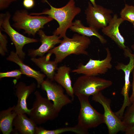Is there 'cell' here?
Here are the masks:
<instances>
[{"label":"cell","instance_id":"cell-17","mask_svg":"<svg viewBox=\"0 0 134 134\" xmlns=\"http://www.w3.org/2000/svg\"><path fill=\"white\" fill-rule=\"evenodd\" d=\"M70 68L64 65L58 67L54 77V81L65 89L67 94L72 100L74 95L70 73Z\"/></svg>","mask_w":134,"mask_h":134},{"label":"cell","instance_id":"cell-19","mask_svg":"<svg viewBox=\"0 0 134 134\" xmlns=\"http://www.w3.org/2000/svg\"><path fill=\"white\" fill-rule=\"evenodd\" d=\"M15 105L0 112V130L3 134H9L13 131V122L18 114Z\"/></svg>","mask_w":134,"mask_h":134},{"label":"cell","instance_id":"cell-8","mask_svg":"<svg viewBox=\"0 0 134 134\" xmlns=\"http://www.w3.org/2000/svg\"><path fill=\"white\" fill-rule=\"evenodd\" d=\"M11 15L9 12L0 14V29L9 36L15 46L16 53L23 60L25 56V54L23 50L24 46L28 44L37 42L38 40L36 39L27 37L14 29L10 23Z\"/></svg>","mask_w":134,"mask_h":134},{"label":"cell","instance_id":"cell-5","mask_svg":"<svg viewBox=\"0 0 134 134\" xmlns=\"http://www.w3.org/2000/svg\"><path fill=\"white\" fill-rule=\"evenodd\" d=\"M111 80L97 76L83 75L78 77L73 86L74 95L93 96L111 86Z\"/></svg>","mask_w":134,"mask_h":134},{"label":"cell","instance_id":"cell-27","mask_svg":"<svg viewBox=\"0 0 134 134\" xmlns=\"http://www.w3.org/2000/svg\"><path fill=\"white\" fill-rule=\"evenodd\" d=\"M17 0H0V9H5L8 7L12 2Z\"/></svg>","mask_w":134,"mask_h":134},{"label":"cell","instance_id":"cell-13","mask_svg":"<svg viewBox=\"0 0 134 134\" xmlns=\"http://www.w3.org/2000/svg\"><path fill=\"white\" fill-rule=\"evenodd\" d=\"M36 85L33 83L29 85L20 81L15 86V94L18 99L17 103L14 109L18 114H26L29 115L30 109L27 106V100L29 96L34 91Z\"/></svg>","mask_w":134,"mask_h":134},{"label":"cell","instance_id":"cell-1","mask_svg":"<svg viewBox=\"0 0 134 134\" xmlns=\"http://www.w3.org/2000/svg\"><path fill=\"white\" fill-rule=\"evenodd\" d=\"M43 1L47 3L50 8L45 9L40 13H32L30 14L32 15H47L56 20L59 26L53 34L59 36L60 38H63L66 36L67 31L71 25L74 18L81 12V8L76 6L74 0H69L66 5L59 8L53 6L47 0Z\"/></svg>","mask_w":134,"mask_h":134},{"label":"cell","instance_id":"cell-18","mask_svg":"<svg viewBox=\"0 0 134 134\" xmlns=\"http://www.w3.org/2000/svg\"><path fill=\"white\" fill-rule=\"evenodd\" d=\"M13 126L17 131L21 134H35L37 126L25 114H18L14 119Z\"/></svg>","mask_w":134,"mask_h":134},{"label":"cell","instance_id":"cell-23","mask_svg":"<svg viewBox=\"0 0 134 134\" xmlns=\"http://www.w3.org/2000/svg\"><path fill=\"white\" fill-rule=\"evenodd\" d=\"M127 107L122 119L127 128L134 126V102Z\"/></svg>","mask_w":134,"mask_h":134},{"label":"cell","instance_id":"cell-3","mask_svg":"<svg viewBox=\"0 0 134 134\" xmlns=\"http://www.w3.org/2000/svg\"><path fill=\"white\" fill-rule=\"evenodd\" d=\"M13 27L18 30H23L24 34L34 36L46 24L53 19L49 17L30 15L26 9L16 11L12 18Z\"/></svg>","mask_w":134,"mask_h":134},{"label":"cell","instance_id":"cell-10","mask_svg":"<svg viewBox=\"0 0 134 134\" xmlns=\"http://www.w3.org/2000/svg\"><path fill=\"white\" fill-rule=\"evenodd\" d=\"M112 13L110 9L99 5L94 6L89 2L85 13L87 22L89 26L98 30L108 25L112 18Z\"/></svg>","mask_w":134,"mask_h":134},{"label":"cell","instance_id":"cell-4","mask_svg":"<svg viewBox=\"0 0 134 134\" xmlns=\"http://www.w3.org/2000/svg\"><path fill=\"white\" fill-rule=\"evenodd\" d=\"M34 94L35 100L30 109V118L36 124L44 123L56 118L59 112L53 103L47 98L43 97L38 91H36Z\"/></svg>","mask_w":134,"mask_h":134},{"label":"cell","instance_id":"cell-11","mask_svg":"<svg viewBox=\"0 0 134 134\" xmlns=\"http://www.w3.org/2000/svg\"><path fill=\"white\" fill-rule=\"evenodd\" d=\"M53 81L47 78L41 86L46 92L47 98L53 101L55 108L59 112L63 107L71 103L72 100L64 94L63 87Z\"/></svg>","mask_w":134,"mask_h":134},{"label":"cell","instance_id":"cell-28","mask_svg":"<svg viewBox=\"0 0 134 134\" xmlns=\"http://www.w3.org/2000/svg\"><path fill=\"white\" fill-rule=\"evenodd\" d=\"M34 0H23V4L26 9H31L33 8L35 5Z\"/></svg>","mask_w":134,"mask_h":134},{"label":"cell","instance_id":"cell-20","mask_svg":"<svg viewBox=\"0 0 134 134\" xmlns=\"http://www.w3.org/2000/svg\"><path fill=\"white\" fill-rule=\"evenodd\" d=\"M31 60L40 69L47 78L54 81V75L58 68V64L55 60L50 61L43 56L38 58H32Z\"/></svg>","mask_w":134,"mask_h":134},{"label":"cell","instance_id":"cell-21","mask_svg":"<svg viewBox=\"0 0 134 134\" xmlns=\"http://www.w3.org/2000/svg\"><path fill=\"white\" fill-rule=\"evenodd\" d=\"M69 28L72 31L82 35L89 37L95 36L99 39L101 43L102 44L107 43L106 39L103 36L99 33L98 30L91 27L84 26L79 20H76L72 22Z\"/></svg>","mask_w":134,"mask_h":134},{"label":"cell","instance_id":"cell-33","mask_svg":"<svg viewBox=\"0 0 134 134\" xmlns=\"http://www.w3.org/2000/svg\"><path fill=\"white\" fill-rule=\"evenodd\" d=\"M133 25L134 28V23H133Z\"/></svg>","mask_w":134,"mask_h":134},{"label":"cell","instance_id":"cell-14","mask_svg":"<svg viewBox=\"0 0 134 134\" xmlns=\"http://www.w3.org/2000/svg\"><path fill=\"white\" fill-rule=\"evenodd\" d=\"M39 35L41 44L36 49H30L28 51V55L32 58H35L38 56L41 57L51 49L54 47L57 44L60 43L62 40L59 36L54 34L51 36L46 35L41 29L37 32Z\"/></svg>","mask_w":134,"mask_h":134},{"label":"cell","instance_id":"cell-31","mask_svg":"<svg viewBox=\"0 0 134 134\" xmlns=\"http://www.w3.org/2000/svg\"><path fill=\"white\" fill-rule=\"evenodd\" d=\"M90 0V1L91 2L93 6H96L97 4H96V3L95 1V0Z\"/></svg>","mask_w":134,"mask_h":134},{"label":"cell","instance_id":"cell-29","mask_svg":"<svg viewBox=\"0 0 134 134\" xmlns=\"http://www.w3.org/2000/svg\"><path fill=\"white\" fill-rule=\"evenodd\" d=\"M132 92L131 95L129 98L130 102L131 104L134 102V69L132 71Z\"/></svg>","mask_w":134,"mask_h":134},{"label":"cell","instance_id":"cell-16","mask_svg":"<svg viewBox=\"0 0 134 134\" xmlns=\"http://www.w3.org/2000/svg\"><path fill=\"white\" fill-rule=\"evenodd\" d=\"M6 59L17 64L19 67L20 70L23 74L35 79L37 83V87H40L41 84L44 80L46 76L45 74L34 70L25 64L23 60L19 57L16 52L11 51Z\"/></svg>","mask_w":134,"mask_h":134},{"label":"cell","instance_id":"cell-7","mask_svg":"<svg viewBox=\"0 0 134 134\" xmlns=\"http://www.w3.org/2000/svg\"><path fill=\"white\" fill-rule=\"evenodd\" d=\"M92 99L103 107L104 123L107 127L109 134H116L120 131L125 132L127 127L122 120L112 111L110 107L111 100L106 97L101 91L92 96Z\"/></svg>","mask_w":134,"mask_h":134},{"label":"cell","instance_id":"cell-32","mask_svg":"<svg viewBox=\"0 0 134 134\" xmlns=\"http://www.w3.org/2000/svg\"><path fill=\"white\" fill-rule=\"evenodd\" d=\"M131 47L133 50L134 51V42L132 45Z\"/></svg>","mask_w":134,"mask_h":134},{"label":"cell","instance_id":"cell-9","mask_svg":"<svg viewBox=\"0 0 134 134\" xmlns=\"http://www.w3.org/2000/svg\"><path fill=\"white\" fill-rule=\"evenodd\" d=\"M105 49L106 55L104 59L100 60L90 58L86 64H80L71 72L76 74L90 76H97L105 74L112 67L111 53L108 47Z\"/></svg>","mask_w":134,"mask_h":134},{"label":"cell","instance_id":"cell-26","mask_svg":"<svg viewBox=\"0 0 134 134\" xmlns=\"http://www.w3.org/2000/svg\"><path fill=\"white\" fill-rule=\"evenodd\" d=\"M6 36L3 34L0 31V53L1 55L4 56L5 53L7 52V41Z\"/></svg>","mask_w":134,"mask_h":134},{"label":"cell","instance_id":"cell-24","mask_svg":"<svg viewBox=\"0 0 134 134\" xmlns=\"http://www.w3.org/2000/svg\"><path fill=\"white\" fill-rule=\"evenodd\" d=\"M120 18L124 21L134 23V6L125 4L120 13Z\"/></svg>","mask_w":134,"mask_h":134},{"label":"cell","instance_id":"cell-25","mask_svg":"<svg viewBox=\"0 0 134 134\" xmlns=\"http://www.w3.org/2000/svg\"><path fill=\"white\" fill-rule=\"evenodd\" d=\"M23 74L20 70L16 69L10 71L0 73V79L4 77H13L16 79H19Z\"/></svg>","mask_w":134,"mask_h":134},{"label":"cell","instance_id":"cell-15","mask_svg":"<svg viewBox=\"0 0 134 134\" xmlns=\"http://www.w3.org/2000/svg\"><path fill=\"white\" fill-rule=\"evenodd\" d=\"M124 21L115 14L108 25L102 29L104 34L113 40L119 48L123 50L127 47L125 44V39L120 32L119 28Z\"/></svg>","mask_w":134,"mask_h":134},{"label":"cell","instance_id":"cell-6","mask_svg":"<svg viewBox=\"0 0 134 134\" xmlns=\"http://www.w3.org/2000/svg\"><path fill=\"white\" fill-rule=\"evenodd\" d=\"M77 97L80 105L77 125L88 130L104 123L103 114L99 112L92 106L89 101V96L79 95Z\"/></svg>","mask_w":134,"mask_h":134},{"label":"cell","instance_id":"cell-12","mask_svg":"<svg viewBox=\"0 0 134 134\" xmlns=\"http://www.w3.org/2000/svg\"><path fill=\"white\" fill-rule=\"evenodd\" d=\"M123 50L124 55L125 57L129 58V62L126 65L122 63L118 62L115 66L116 69L122 70L124 73V84L121 92V94L124 97V100L121 108L119 110V112L121 113H124L126 108L131 104L129 97V92L130 87V77L131 73L134 69V54L132 53L127 47Z\"/></svg>","mask_w":134,"mask_h":134},{"label":"cell","instance_id":"cell-2","mask_svg":"<svg viewBox=\"0 0 134 134\" xmlns=\"http://www.w3.org/2000/svg\"><path fill=\"white\" fill-rule=\"evenodd\" d=\"M91 42L89 37L80 34H75L71 38L66 36L60 45L49 50L46 56L49 59L51 55L54 54V60L58 63L71 54L88 55L86 49Z\"/></svg>","mask_w":134,"mask_h":134},{"label":"cell","instance_id":"cell-22","mask_svg":"<svg viewBox=\"0 0 134 134\" xmlns=\"http://www.w3.org/2000/svg\"><path fill=\"white\" fill-rule=\"evenodd\" d=\"M66 132H71L77 134H86L88 133V130L81 127L77 124L72 127H67L53 130L44 131L45 134H59Z\"/></svg>","mask_w":134,"mask_h":134},{"label":"cell","instance_id":"cell-30","mask_svg":"<svg viewBox=\"0 0 134 134\" xmlns=\"http://www.w3.org/2000/svg\"><path fill=\"white\" fill-rule=\"evenodd\" d=\"M125 132L126 134H134V126L127 128Z\"/></svg>","mask_w":134,"mask_h":134}]
</instances>
